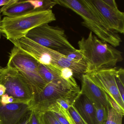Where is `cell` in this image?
I'll list each match as a JSON object with an SVG mask.
<instances>
[{
  "label": "cell",
  "mask_w": 124,
  "mask_h": 124,
  "mask_svg": "<svg viewBox=\"0 0 124 124\" xmlns=\"http://www.w3.org/2000/svg\"><path fill=\"white\" fill-rule=\"evenodd\" d=\"M112 30L117 33H124V13L118 8H113L103 0H91Z\"/></svg>",
  "instance_id": "cell-10"
},
{
  "label": "cell",
  "mask_w": 124,
  "mask_h": 124,
  "mask_svg": "<svg viewBox=\"0 0 124 124\" xmlns=\"http://www.w3.org/2000/svg\"><path fill=\"white\" fill-rule=\"evenodd\" d=\"M107 97L110 106L117 112L124 115V109L122 108L116 101L108 95Z\"/></svg>",
  "instance_id": "cell-24"
},
{
  "label": "cell",
  "mask_w": 124,
  "mask_h": 124,
  "mask_svg": "<svg viewBox=\"0 0 124 124\" xmlns=\"http://www.w3.org/2000/svg\"><path fill=\"white\" fill-rule=\"evenodd\" d=\"M74 72L71 69L69 68H62L60 75L62 78L71 84L77 85L75 79L73 77Z\"/></svg>",
  "instance_id": "cell-22"
},
{
  "label": "cell",
  "mask_w": 124,
  "mask_h": 124,
  "mask_svg": "<svg viewBox=\"0 0 124 124\" xmlns=\"http://www.w3.org/2000/svg\"><path fill=\"white\" fill-rule=\"evenodd\" d=\"M81 83L80 93L87 96L95 105H102L107 108L110 107L107 94L93 82L87 74L82 75Z\"/></svg>",
  "instance_id": "cell-12"
},
{
  "label": "cell",
  "mask_w": 124,
  "mask_h": 124,
  "mask_svg": "<svg viewBox=\"0 0 124 124\" xmlns=\"http://www.w3.org/2000/svg\"><path fill=\"white\" fill-rule=\"evenodd\" d=\"M68 111L75 124H88L78 114L72 105L69 108Z\"/></svg>",
  "instance_id": "cell-23"
},
{
  "label": "cell",
  "mask_w": 124,
  "mask_h": 124,
  "mask_svg": "<svg viewBox=\"0 0 124 124\" xmlns=\"http://www.w3.org/2000/svg\"><path fill=\"white\" fill-rule=\"evenodd\" d=\"M11 0H0V6H4L8 4Z\"/></svg>",
  "instance_id": "cell-32"
},
{
  "label": "cell",
  "mask_w": 124,
  "mask_h": 124,
  "mask_svg": "<svg viewBox=\"0 0 124 124\" xmlns=\"http://www.w3.org/2000/svg\"><path fill=\"white\" fill-rule=\"evenodd\" d=\"M53 112L54 116L62 124H70L67 119L62 115L55 112Z\"/></svg>",
  "instance_id": "cell-25"
},
{
  "label": "cell",
  "mask_w": 124,
  "mask_h": 124,
  "mask_svg": "<svg viewBox=\"0 0 124 124\" xmlns=\"http://www.w3.org/2000/svg\"><path fill=\"white\" fill-rule=\"evenodd\" d=\"M35 112L40 124H62L51 111Z\"/></svg>",
  "instance_id": "cell-16"
},
{
  "label": "cell",
  "mask_w": 124,
  "mask_h": 124,
  "mask_svg": "<svg viewBox=\"0 0 124 124\" xmlns=\"http://www.w3.org/2000/svg\"><path fill=\"white\" fill-rule=\"evenodd\" d=\"M116 83L123 100L124 98V70L120 68L117 70L115 74Z\"/></svg>",
  "instance_id": "cell-19"
},
{
  "label": "cell",
  "mask_w": 124,
  "mask_h": 124,
  "mask_svg": "<svg viewBox=\"0 0 124 124\" xmlns=\"http://www.w3.org/2000/svg\"><path fill=\"white\" fill-rule=\"evenodd\" d=\"M39 64L35 59L14 46L10 53L7 67L16 70L22 75L31 87L34 96L47 84L39 74Z\"/></svg>",
  "instance_id": "cell-6"
},
{
  "label": "cell",
  "mask_w": 124,
  "mask_h": 124,
  "mask_svg": "<svg viewBox=\"0 0 124 124\" xmlns=\"http://www.w3.org/2000/svg\"><path fill=\"white\" fill-rule=\"evenodd\" d=\"M0 83L5 87V93L13 98L14 103L28 104L32 99L31 87L22 75L14 69L8 67L2 69Z\"/></svg>",
  "instance_id": "cell-8"
},
{
  "label": "cell",
  "mask_w": 124,
  "mask_h": 124,
  "mask_svg": "<svg viewBox=\"0 0 124 124\" xmlns=\"http://www.w3.org/2000/svg\"><path fill=\"white\" fill-rule=\"evenodd\" d=\"M95 106L97 124H105L107 119V108L102 105Z\"/></svg>",
  "instance_id": "cell-20"
},
{
  "label": "cell",
  "mask_w": 124,
  "mask_h": 124,
  "mask_svg": "<svg viewBox=\"0 0 124 124\" xmlns=\"http://www.w3.org/2000/svg\"><path fill=\"white\" fill-rule=\"evenodd\" d=\"M116 70V68L115 67L96 71L87 74L96 85L124 108V101L120 95L115 80Z\"/></svg>",
  "instance_id": "cell-9"
},
{
  "label": "cell",
  "mask_w": 124,
  "mask_h": 124,
  "mask_svg": "<svg viewBox=\"0 0 124 124\" xmlns=\"http://www.w3.org/2000/svg\"><path fill=\"white\" fill-rule=\"evenodd\" d=\"M29 124H40L36 112L31 111Z\"/></svg>",
  "instance_id": "cell-27"
},
{
  "label": "cell",
  "mask_w": 124,
  "mask_h": 124,
  "mask_svg": "<svg viewBox=\"0 0 124 124\" xmlns=\"http://www.w3.org/2000/svg\"><path fill=\"white\" fill-rule=\"evenodd\" d=\"M107 116L105 124H122L124 115L115 111L111 107H107Z\"/></svg>",
  "instance_id": "cell-18"
},
{
  "label": "cell",
  "mask_w": 124,
  "mask_h": 124,
  "mask_svg": "<svg viewBox=\"0 0 124 124\" xmlns=\"http://www.w3.org/2000/svg\"><path fill=\"white\" fill-rule=\"evenodd\" d=\"M79 49L86 65L85 74L115 67L122 61V53L90 32L87 38L78 41Z\"/></svg>",
  "instance_id": "cell-2"
},
{
  "label": "cell",
  "mask_w": 124,
  "mask_h": 124,
  "mask_svg": "<svg viewBox=\"0 0 124 124\" xmlns=\"http://www.w3.org/2000/svg\"><path fill=\"white\" fill-rule=\"evenodd\" d=\"M18 0H11L10 2H9L8 4L4 6H3L2 8L0 9V39L1 38V34H2L1 32V13H2L3 11V10H4L5 9H6L7 8L10 7V6L14 4V3H16V2L18 1Z\"/></svg>",
  "instance_id": "cell-26"
},
{
  "label": "cell",
  "mask_w": 124,
  "mask_h": 124,
  "mask_svg": "<svg viewBox=\"0 0 124 124\" xmlns=\"http://www.w3.org/2000/svg\"><path fill=\"white\" fill-rule=\"evenodd\" d=\"M104 2L109 6L113 8H117V5L115 0H103Z\"/></svg>",
  "instance_id": "cell-30"
},
{
  "label": "cell",
  "mask_w": 124,
  "mask_h": 124,
  "mask_svg": "<svg viewBox=\"0 0 124 124\" xmlns=\"http://www.w3.org/2000/svg\"><path fill=\"white\" fill-rule=\"evenodd\" d=\"M2 68H2V67H1L0 66V70L2 69Z\"/></svg>",
  "instance_id": "cell-34"
},
{
  "label": "cell",
  "mask_w": 124,
  "mask_h": 124,
  "mask_svg": "<svg viewBox=\"0 0 124 124\" xmlns=\"http://www.w3.org/2000/svg\"><path fill=\"white\" fill-rule=\"evenodd\" d=\"M31 113V111L24 117H23L17 124H29Z\"/></svg>",
  "instance_id": "cell-29"
},
{
  "label": "cell",
  "mask_w": 124,
  "mask_h": 124,
  "mask_svg": "<svg viewBox=\"0 0 124 124\" xmlns=\"http://www.w3.org/2000/svg\"><path fill=\"white\" fill-rule=\"evenodd\" d=\"M33 6L27 0H18L16 3L5 9L2 14L6 16H16L34 10Z\"/></svg>",
  "instance_id": "cell-14"
},
{
  "label": "cell",
  "mask_w": 124,
  "mask_h": 124,
  "mask_svg": "<svg viewBox=\"0 0 124 124\" xmlns=\"http://www.w3.org/2000/svg\"><path fill=\"white\" fill-rule=\"evenodd\" d=\"M56 20L52 10H34L16 16H6L1 20V33L8 40H18L26 37L31 30Z\"/></svg>",
  "instance_id": "cell-4"
},
{
  "label": "cell",
  "mask_w": 124,
  "mask_h": 124,
  "mask_svg": "<svg viewBox=\"0 0 124 124\" xmlns=\"http://www.w3.org/2000/svg\"><path fill=\"white\" fill-rule=\"evenodd\" d=\"M2 69L0 70V79H1V74H2Z\"/></svg>",
  "instance_id": "cell-33"
},
{
  "label": "cell",
  "mask_w": 124,
  "mask_h": 124,
  "mask_svg": "<svg viewBox=\"0 0 124 124\" xmlns=\"http://www.w3.org/2000/svg\"><path fill=\"white\" fill-rule=\"evenodd\" d=\"M6 88L5 86L0 83V97L5 93Z\"/></svg>",
  "instance_id": "cell-31"
},
{
  "label": "cell",
  "mask_w": 124,
  "mask_h": 124,
  "mask_svg": "<svg viewBox=\"0 0 124 124\" xmlns=\"http://www.w3.org/2000/svg\"><path fill=\"white\" fill-rule=\"evenodd\" d=\"M31 111L28 104L14 102L2 105L0 103V124H17Z\"/></svg>",
  "instance_id": "cell-11"
},
{
  "label": "cell",
  "mask_w": 124,
  "mask_h": 124,
  "mask_svg": "<svg viewBox=\"0 0 124 124\" xmlns=\"http://www.w3.org/2000/svg\"><path fill=\"white\" fill-rule=\"evenodd\" d=\"M72 106L88 124H97L95 104L85 94L80 92Z\"/></svg>",
  "instance_id": "cell-13"
},
{
  "label": "cell",
  "mask_w": 124,
  "mask_h": 124,
  "mask_svg": "<svg viewBox=\"0 0 124 124\" xmlns=\"http://www.w3.org/2000/svg\"><path fill=\"white\" fill-rule=\"evenodd\" d=\"M26 37L42 46L61 53L77 49L70 42L63 29L48 24L30 30Z\"/></svg>",
  "instance_id": "cell-7"
},
{
  "label": "cell",
  "mask_w": 124,
  "mask_h": 124,
  "mask_svg": "<svg viewBox=\"0 0 124 124\" xmlns=\"http://www.w3.org/2000/svg\"><path fill=\"white\" fill-rule=\"evenodd\" d=\"M58 5L71 10L82 19L81 24L96 37L113 47L119 46L122 39L112 30L91 0H56Z\"/></svg>",
  "instance_id": "cell-1"
},
{
  "label": "cell",
  "mask_w": 124,
  "mask_h": 124,
  "mask_svg": "<svg viewBox=\"0 0 124 124\" xmlns=\"http://www.w3.org/2000/svg\"><path fill=\"white\" fill-rule=\"evenodd\" d=\"M10 96L7 93H5L0 97V103L2 105H5L9 104V99Z\"/></svg>",
  "instance_id": "cell-28"
},
{
  "label": "cell",
  "mask_w": 124,
  "mask_h": 124,
  "mask_svg": "<svg viewBox=\"0 0 124 124\" xmlns=\"http://www.w3.org/2000/svg\"><path fill=\"white\" fill-rule=\"evenodd\" d=\"M9 40L14 46L32 56L39 63L59 75L62 67L71 69L74 73H85V64L71 61L59 52L42 46L26 37Z\"/></svg>",
  "instance_id": "cell-3"
},
{
  "label": "cell",
  "mask_w": 124,
  "mask_h": 124,
  "mask_svg": "<svg viewBox=\"0 0 124 124\" xmlns=\"http://www.w3.org/2000/svg\"><path fill=\"white\" fill-rule=\"evenodd\" d=\"M38 71L41 77L47 83L62 78L58 73L40 63L38 66Z\"/></svg>",
  "instance_id": "cell-15"
},
{
  "label": "cell",
  "mask_w": 124,
  "mask_h": 124,
  "mask_svg": "<svg viewBox=\"0 0 124 124\" xmlns=\"http://www.w3.org/2000/svg\"><path fill=\"white\" fill-rule=\"evenodd\" d=\"M33 7L35 11H43L51 10L54 6L58 5L56 0H27Z\"/></svg>",
  "instance_id": "cell-17"
},
{
  "label": "cell",
  "mask_w": 124,
  "mask_h": 124,
  "mask_svg": "<svg viewBox=\"0 0 124 124\" xmlns=\"http://www.w3.org/2000/svg\"><path fill=\"white\" fill-rule=\"evenodd\" d=\"M78 85H74L61 78L48 83L40 92L33 96L28 104L30 110L36 112L47 111L59 99L75 97L80 92Z\"/></svg>",
  "instance_id": "cell-5"
},
{
  "label": "cell",
  "mask_w": 124,
  "mask_h": 124,
  "mask_svg": "<svg viewBox=\"0 0 124 124\" xmlns=\"http://www.w3.org/2000/svg\"><path fill=\"white\" fill-rule=\"evenodd\" d=\"M61 53L64 55L67 58L73 61L78 63H85L83 57L79 50L74 51H64L61 52Z\"/></svg>",
  "instance_id": "cell-21"
}]
</instances>
